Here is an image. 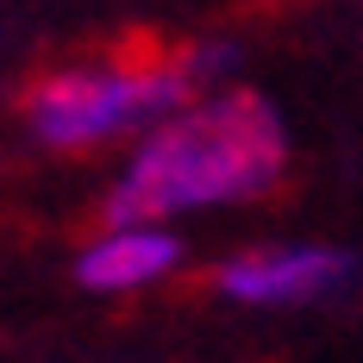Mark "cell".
I'll use <instances>...</instances> for the list:
<instances>
[{"label": "cell", "mask_w": 363, "mask_h": 363, "mask_svg": "<svg viewBox=\"0 0 363 363\" xmlns=\"http://www.w3.org/2000/svg\"><path fill=\"white\" fill-rule=\"evenodd\" d=\"M289 169V125L257 88L188 101L150 125L138 157L107 194V225H163L194 207H232L269 194Z\"/></svg>", "instance_id": "1"}, {"label": "cell", "mask_w": 363, "mask_h": 363, "mask_svg": "<svg viewBox=\"0 0 363 363\" xmlns=\"http://www.w3.org/2000/svg\"><path fill=\"white\" fill-rule=\"evenodd\" d=\"M194 82L182 69V57L157 50V44H125L101 63H69L50 69L26 88V119L50 150H94L132 132V125H157L176 107H188Z\"/></svg>", "instance_id": "2"}, {"label": "cell", "mask_w": 363, "mask_h": 363, "mask_svg": "<svg viewBox=\"0 0 363 363\" xmlns=\"http://www.w3.org/2000/svg\"><path fill=\"white\" fill-rule=\"evenodd\" d=\"M351 257L332 245H294V251H251L232 257L219 269V294L251 301V307H294V301H320V294L345 289Z\"/></svg>", "instance_id": "3"}, {"label": "cell", "mask_w": 363, "mask_h": 363, "mask_svg": "<svg viewBox=\"0 0 363 363\" xmlns=\"http://www.w3.org/2000/svg\"><path fill=\"white\" fill-rule=\"evenodd\" d=\"M182 263V245L163 225H113L107 238H94L75 257V282L94 294H119V289H145L157 276H169Z\"/></svg>", "instance_id": "4"}]
</instances>
